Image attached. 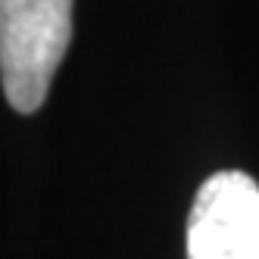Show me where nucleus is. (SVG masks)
<instances>
[{
  "label": "nucleus",
  "mask_w": 259,
  "mask_h": 259,
  "mask_svg": "<svg viewBox=\"0 0 259 259\" xmlns=\"http://www.w3.org/2000/svg\"><path fill=\"white\" fill-rule=\"evenodd\" d=\"M72 38V0H0V81L16 113L47 100Z\"/></svg>",
  "instance_id": "obj_1"
},
{
  "label": "nucleus",
  "mask_w": 259,
  "mask_h": 259,
  "mask_svg": "<svg viewBox=\"0 0 259 259\" xmlns=\"http://www.w3.org/2000/svg\"><path fill=\"white\" fill-rule=\"evenodd\" d=\"M188 259H259V184L250 175L203 181L188 215Z\"/></svg>",
  "instance_id": "obj_2"
}]
</instances>
